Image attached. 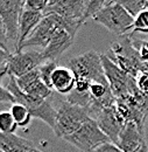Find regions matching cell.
Instances as JSON below:
<instances>
[{"instance_id":"obj_22","label":"cell","mask_w":148,"mask_h":152,"mask_svg":"<svg viewBox=\"0 0 148 152\" xmlns=\"http://www.w3.org/2000/svg\"><path fill=\"white\" fill-rule=\"evenodd\" d=\"M18 124L12 116L11 111L0 113V129L4 133H14L18 129Z\"/></svg>"},{"instance_id":"obj_32","label":"cell","mask_w":148,"mask_h":152,"mask_svg":"<svg viewBox=\"0 0 148 152\" xmlns=\"http://www.w3.org/2000/svg\"><path fill=\"white\" fill-rule=\"evenodd\" d=\"M145 8L148 10V0H145Z\"/></svg>"},{"instance_id":"obj_33","label":"cell","mask_w":148,"mask_h":152,"mask_svg":"<svg viewBox=\"0 0 148 152\" xmlns=\"http://www.w3.org/2000/svg\"><path fill=\"white\" fill-rule=\"evenodd\" d=\"M33 152H42V151H40V150H38V149H37L36 151H33Z\"/></svg>"},{"instance_id":"obj_24","label":"cell","mask_w":148,"mask_h":152,"mask_svg":"<svg viewBox=\"0 0 148 152\" xmlns=\"http://www.w3.org/2000/svg\"><path fill=\"white\" fill-rule=\"evenodd\" d=\"M124 8L130 13L133 18H136L142 11H145V0H127V1H119Z\"/></svg>"},{"instance_id":"obj_18","label":"cell","mask_w":148,"mask_h":152,"mask_svg":"<svg viewBox=\"0 0 148 152\" xmlns=\"http://www.w3.org/2000/svg\"><path fill=\"white\" fill-rule=\"evenodd\" d=\"M37 146L29 139L15 133L0 132V151L2 152H33Z\"/></svg>"},{"instance_id":"obj_21","label":"cell","mask_w":148,"mask_h":152,"mask_svg":"<svg viewBox=\"0 0 148 152\" xmlns=\"http://www.w3.org/2000/svg\"><path fill=\"white\" fill-rule=\"evenodd\" d=\"M112 1H105V0H88L86 2V8L84 13L83 22H85L88 19H94L102 10H104L106 6H109Z\"/></svg>"},{"instance_id":"obj_9","label":"cell","mask_w":148,"mask_h":152,"mask_svg":"<svg viewBox=\"0 0 148 152\" xmlns=\"http://www.w3.org/2000/svg\"><path fill=\"white\" fill-rule=\"evenodd\" d=\"M102 62L106 80L117 98L133 95L139 91L135 78L119 68L106 54H102Z\"/></svg>"},{"instance_id":"obj_29","label":"cell","mask_w":148,"mask_h":152,"mask_svg":"<svg viewBox=\"0 0 148 152\" xmlns=\"http://www.w3.org/2000/svg\"><path fill=\"white\" fill-rule=\"evenodd\" d=\"M0 102L2 104L4 103H13V104H15L17 99L13 96V94L7 89V87L1 86V88H0Z\"/></svg>"},{"instance_id":"obj_19","label":"cell","mask_w":148,"mask_h":152,"mask_svg":"<svg viewBox=\"0 0 148 152\" xmlns=\"http://www.w3.org/2000/svg\"><path fill=\"white\" fill-rule=\"evenodd\" d=\"M42 12H34V11H27L23 10L21 19H20V26H19V38L17 48L14 52L19 50L21 45L28 39V37L33 33V31L37 27V25L43 19Z\"/></svg>"},{"instance_id":"obj_20","label":"cell","mask_w":148,"mask_h":152,"mask_svg":"<svg viewBox=\"0 0 148 152\" xmlns=\"http://www.w3.org/2000/svg\"><path fill=\"white\" fill-rule=\"evenodd\" d=\"M11 114L14 117L17 124L21 128H27L30 122H32V118L33 116L30 114V111L22 104H19V103H15V104H12L11 107Z\"/></svg>"},{"instance_id":"obj_14","label":"cell","mask_w":148,"mask_h":152,"mask_svg":"<svg viewBox=\"0 0 148 152\" xmlns=\"http://www.w3.org/2000/svg\"><path fill=\"white\" fill-rule=\"evenodd\" d=\"M17 78V77H15ZM19 88L27 95L40 98V99H47L52 95L53 89H50L42 80L40 76L38 68L35 70L29 72L28 74L18 77L17 78Z\"/></svg>"},{"instance_id":"obj_10","label":"cell","mask_w":148,"mask_h":152,"mask_svg":"<svg viewBox=\"0 0 148 152\" xmlns=\"http://www.w3.org/2000/svg\"><path fill=\"white\" fill-rule=\"evenodd\" d=\"M25 8V0H0V25L5 28L8 42L17 48L20 19Z\"/></svg>"},{"instance_id":"obj_5","label":"cell","mask_w":148,"mask_h":152,"mask_svg":"<svg viewBox=\"0 0 148 152\" xmlns=\"http://www.w3.org/2000/svg\"><path fill=\"white\" fill-rule=\"evenodd\" d=\"M68 67L74 72L76 81L109 83L103 68L102 54L89 50L82 55L75 56L68 61Z\"/></svg>"},{"instance_id":"obj_4","label":"cell","mask_w":148,"mask_h":152,"mask_svg":"<svg viewBox=\"0 0 148 152\" xmlns=\"http://www.w3.org/2000/svg\"><path fill=\"white\" fill-rule=\"evenodd\" d=\"M7 89L13 94V96L17 99V103L25 105L33 116V118H38L43 121L52 130L55 126L56 115H57V109H55L50 102L47 99H40L32 96L25 94L18 86L17 78L14 76H9Z\"/></svg>"},{"instance_id":"obj_13","label":"cell","mask_w":148,"mask_h":152,"mask_svg":"<svg viewBox=\"0 0 148 152\" xmlns=\"http://www.w3.org/2000/svg\"><path fill=\"white\" fill-rule=\"evenodd\" d=\"M94 121L98 123L102 131L110 138L112 143L117 145L119 140V134L125 125V121L119 115L117 107L113 105L102 110L96 116Z\"/></svg>"},{"instance_id":"obj_3","label":"cell","mask_w":148,"mask_h":152,"mask_svg":"<svg viewBox=\"0 0 148 152\" xmlns=\"http://www.w3.org/2000/svg\"><path fill=\"white\" fill-rule=\"evenodd\" d=\"M89 119H91V117L88 109L73 104L65 99L57 108L55 126L53 131L57 138L64 139L76 132Z\"/></svg>"},{"instance_id":"obj_16","label":"cell","mask_w":148,"mask_h":152,"mask_svg":"<svg viewBox=\"0 0 148 152\" xmlns=\"http://www.w3.org/2000/svg\"><path fill=\"white\" fill-rule=\"evenodd\" d=\"M75 38H73L67 31L59 28L52 38L49 45L42 50V54L46 61L58 62L62 55L73 46Z\"/></svg>"},{"instance_id":"obj_12","label":"cell","mask_w":148,"mask_h":152,"mask_svg":"<svg viewBox=\"0 0 148 152\" xmlns=\"http://www.w3.org/2000/svg\"><path fill=\"white\" fill-rule=\"evenodd\" d=\"M88 0H50L43 15L56 14L64 19L77 20L83 22Z\"/></svg>"},{"instance_id":"obj_30","label":"cell","mask_w":148,"mask_h":152,"mask_svg":"<svg viewBox=\"0 0 148 152\" xmlns=\"http://www.w3.org/2000/svg\"><path fill=\"white\" fill-rule=\"evenodd\" d=\"M91 152H123L118 145L113 144V143H106V144H103L100 146H98L97 149H94L93 151Z\"/></svg>"},{"instance_id":"obj_17","label":"cell","mask_w":148,"mask_h":152,"mask_svg":"<svg viewBox=\"0 0 148 152\" xmlns=\"http://www.w3.org/2000/svg\"><path fill=\"white\" fill-rule=\"evenodd\" d=\"M53 90L62 95L68 96L74 91L76 87V76L69 67L58 66L52 76Z\"/></svg>"},{"instance_id":"obj_1","label":"cell","mask_w":148,"mask_h":152,"mask_svg":"<svg viewBox=\"0 0 148 152\" xmlns=\"http://www.w3.org/2000/svg\"><path fill=\"white\" fill-rule=\"evenodd\" d=\"M46 58L42 50H21V52H9L0 48V76L9 75L14 77L28 74L32 70L37 69L42 66Z\"/></svg>"},{"instance_id":"obj_28","label":"cell","mask_w":148,"mask_h":152,"mask_svg":"<svg viewBox=\"0 0 148 152\" xmlns=\"http://www.w3.org/2000/svg\"><path fill=\"white\" fill-rule=\"evenodd\" d=\"M135 83L139 91L148 96V72H141L135 77Z\"/></svg>"},{"instance_id":"obj_31","label":"cell","mask_w":148,"mask_h":152,"mask_svg":"<svg viewBox=\"0 0 148 152\" xmlns=\"http://www.w3.org/2000/svg\"><path fill=\"white\" fill-rule=\"evenodd\" d=\"M135 152H148V144L147 143H145L140 149H138Z\"/></svg>"},{"instance_id":"obj_15","label":"cell","mask_w":148,"mask_h":152,"mask_svg":"<svg viewBox=\"0 0 148 152\" xmlns=\"http://www.w3.org/2000/svg\"><path fill=\"white\" fill-rule=\"evenodd\" d=\"M145 143H147L145 132L141 131L135 123L128 122L125 123L119 134V140L117 145L123 152H135Z\"/></svg>"},{"instance_id":"obj_34","label":"cell","mask_w":148,"mask_h":152,"mask_svg":"<svg viewBox=\"0 0 148 152\" xmlns=\"http://www.w3.org/2000/svg\"><path fill=\"white\" fill-rule=\"evenodd\" d=\"M0 152H2V151H0Z\"/></svg>"},{"instance_id":"obj_8","label":"cell","mask_w":148,"mask_h":152,"mask_svg":"<svg viewBox=\"0 0 148 152\" xmlns=\"http://www.w3.org/2000/svg\"><path fill=\"white\" fill-rule=\"evenodd\" d=\"M63 140L71 144L81 152H91L98 146L111 142L110 138L102 131L98 123L92 118L85 122L76 132Z\"/></svg>"},{"instance_id":"obj_25","label":"cell","mask_w":148,"mask_h":152,"mask_svg":"<svg viewBox=\"0 0 148 152\" xmlns=\"http://www.w3.org/2000/svg\"><path fill=\"white\" fill-rule=\"evenodd\" d=\"M133 32L148 34V10L142 11L136 18H134Z\"/></svg>"},{"instance_id":"obj_6","label":"cell","mask_w":148,"mask_h":152,"mask_svg":"<svg viewBox=\"0 0 148 152\" xmlns=\"http://www.w3.org/2000/svg\"><path fill=\"white\" fill-rule=\"evenodd\" d=\"M93 21L118 37L126 35V33L133 29L134 26V18L119 1H112L109 6L100 11Z\"/></svg>"},{"instance_id":"obj_2","label":"cell","mask_w":148,"mask_h":152,"mask_svg":"<svg viewBox=\"0 0 148 152\" xmlns=\"http://www.w3.org/2000/svg\"><path fill=\"white\" fill-rule=\"evenodd\" d=\"M106 55L119 68L134 78L139 73L145 70V63L141 61L139 52L134 47L132 35L119 37L117 41L111 43Z\"/></svg>"},{"instance_id":"obj_27","label":"cell","mask_w":148,"mask_h":152,"mask_svg":"<svg viewBox=\"0 0 148 152\" xmlns=\"http://www.w3.org/2000/svg\"><path fill=\"white\" fill-rule=\"evenodd\" d=\"M133 38V37H132ZM133 43H134V47L136 48V50L139 52V55L141 61L147 64L148 63V40H135L133 39Z\"/></svg>"},{"instance_id":"obj_26","label":"cell","mask_w":148,"mask_h":152,"mask_svg":"<svg viewBox=\"0 0 148 152\" xmlns=\"http://www.w3.org/2000/svg\"><path fill=\"white\" fill-rule=\"evenodd\" d=\"M49 1L48 0H25V8L27 11H34V12H44L47 8Z\"/></svg>"},{"instance_id":"obj_11","label":"cell","mask_w":148,"mask_h":152,"mask_svg":"<svg viewBox=\"0 0 148 152\" xmlns=\"http://www.w3.org/2000/svg\"><path fill=\"white\" fill-rule=\"evenodd\" d=\"M59 28L61 27L58 22V17L56 14L43 17L41 22L33 31V33L21 45V47L17 52H21L27 47H40L43 50L49 45L52 38L55 35V33Z\"/></svg>"},{"instance_id":"obj_23","label":"cell","mask_w":148,"mask_h":152,"mask_svg":"<svg viewBox=\"0 0 148 152\" xmlns=\"http://www.w3.org/2000/svg\"><path fill=\"white\" fill-rule=\"evenodd\" d=\"M57 67H58V62H54V61H47L42 66L38 67V72H40L41 80L50 89H53V86H52V76H53V74H54V72H55V69Z\"/></svg>"},{"instance_id":"obj_7","label":"cell","mask_w":148,"mask_h":152,"mask_svg":"<svg viewBox=\"0 0 148 152\" xmlns=\"http://www.w3.org/2000/svg\"><path fill=\"white\" fill-rule=\"evenodd\" d=\"M117 110L125 123H135L145 132V124L148 118V96L140 91L133 95L117 98Z\"/></svg>"}]
</instances>
